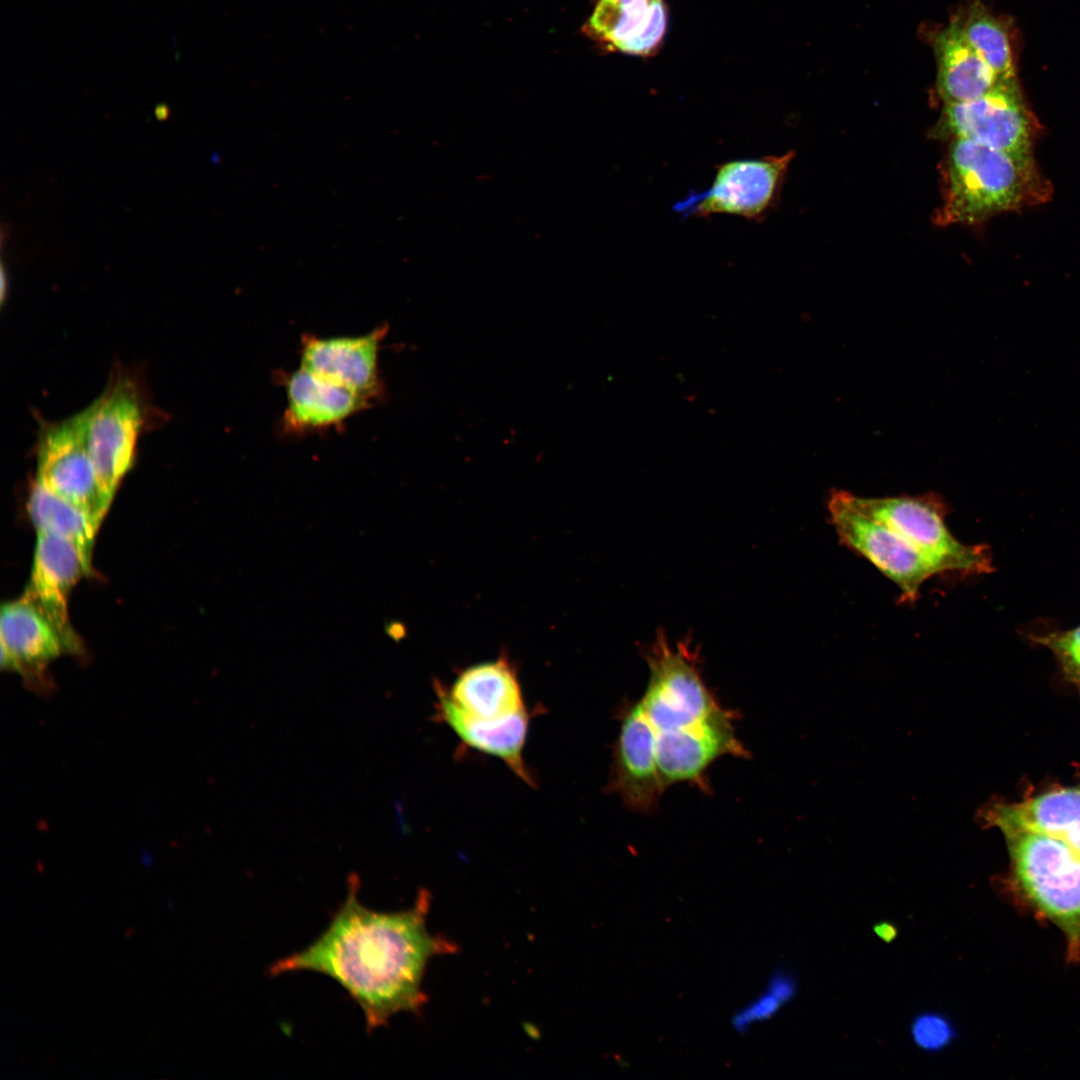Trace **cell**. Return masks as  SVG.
Segmentation results:
<instances>
[{
	"instance_id": "6da1fadb",
	"label": "cell",
	"mask_w": 1080,
	"mask_h": 1080,
	"mask_svg": "<svg viewBox=\"0 0 1080 1080\" xmlns=\"http://www.w3.org/2000/svg\"><path fill=\"white\" fill-rule=\"evenodd\" d=\"M360 881L348 879L344 901L309 946L277 960L273 976L311 971L339 984L362 1010L366 1030L401 1012L417 1013L426 1001L422 981L428 962L456 946L427 928L430 894L419 891L412 907L380 912L359 899Z\"/></svg>"
},
{
	"instance_id": "7a4b0ae2",
	"label": "cell",
	"mask_w": 1080,
	"mask_h": 1080,
	"mask_svg": "<svg viewBox=\"0 0 1080 1080\" xmlns=\"http://www.w3.org/2000/svg\"><path fill=\"white\" fill-rule=\"evenodd\" d=\"M1003 834L1009 881L1033 912L1063 934L1071 960L1080 958V834L1055 821L984 812Z\"/></svg>"
},
{
	"instance_id": "3957f363",
	"label": "cell",
	"mask_w": 1080,
	"mask_h": 1080,
	"mask_svg": "<svg viewBox=\"0 0 1080 1080\" xmlns=\"http://www.w3.org/2000/svg\"><path fill=\"white\" fill-rule=\"evenodd\" d=\"M647 663L649 681L639 702L653 729L656 749L713 746L728 755L746 754L731 713L719 706L705 685L689 643L671 646L659 633Z\"/></svg>"
},
{
	"instance_id": "277c9868",
	"label": "cell",
	"mask_w": 1080,
	"mask_h": 1080,
	"mask_svg": "<svg viewBox=\"0 0 1080 1080\" xmlns=\"http://www.w3.org/2000/svg\"><path fill=\"white\" fill-rule=\"evenodd\" d=\"M942 204L935 223L976 224L1048 198L1050 188L1031 153H1013L954 138L941 167Z\"/></svg>"
},
{
	"instance_id": "5b68a950",
	"label": "cell",
	"mask_w": 1080,
	"mask_h": 1080,
	"mask_svg": "<svg viewBox=\"0 0 1080 1080\" xmlns=\"http://www.w3.org/2000/svg\"><path fill=\"white\" fill-rule=\"evenodd\" d=\"M846 501L859 512L885 524L929 560L940 575L972 576L993 571L990 548L967 545L949 531V512L936 493L916 496L861 497L843 490Z\"/></svg>"
},
{
	"instance_id": "8992f818",
	"label": "cell",
	"mask_w": 1080,
	"mask_h": 1080,
	"mask_svg": "<svg viewBox=\"0 0 1080 1080\" xmlns=\"http://www.w3.org/2000/svg\"><path fill=\"white\" fill-rule=\"evenodd\" d=\"M794 152L721 162L711 185L674 205L683 217L723 214L762 221L774 208Z\"/></svg>"
},
{
	"instance_id": "52a82bcc",
	"label": "cell",
	"mask_w": 1080,
	"mask_h": 1080,
	"mask_svg": "<svg viewBox=\"0 0 1080 1080\" xmlns=\"http://www.w3.org/2000/svg\"><path fill=\"white\" fill-rule=\"evenodd\" d=\"M829 520L842 545L868 560L900 590V601L913 603L922 585L940 575L935 566L891 528L855 508L843 490H833Z\"/></svg>"
},
{
	"instance_id": "ba28073f",
	"label": "cell",
	"mask_w": 1080,
	"mask_h": 1080,
	"mask_svg": "<svg viewBox=\"0 0 1080 1080\" xmlns=\"http://www.w3.org/2000/svg\"><path fill=\"white\" fill-rule=\"evenodd\" d=\"M85 414L90 456L102 494L111 504L133 464L143 423L136 384L127 377H118L85 409Z\"/></svg>"
},
{
	"instance_id": "9c48e42d",
	"label": "cell",
	"mask_w": 1080,
	"mask_h": 1080,
	"mask_svg": "<svg viewBox=\"0 0 1080 1080\" xmlns=\"http://www.w3.org/2000/svg\"><path fill=\"white\" fill-rule=\"evenodd\" d=\"M1035 133L1014 78L1000 80L977 99L944 105L935 129L937 137L970 139L1013 153H1031Z\"/></svg>"
},
{
	"instance_id": "30bf717a",
	"label": "cell",
	"mask_w": 1080,
	"mask_h": 1080,
	"mask_svg": "<svg viewBox=\"0 0 1080 1080\" xmlns=\"http://www.w3.org/2000/svg\"><path fill=\"white\" fill-rule=\"evenodd\" d=\"M36 482L84 510L100 525L110 503L102 494L88 449L85 410L42 433Z\"/></svg>"
},
{
	"instance_id": "8fae6325",
	"label": "cell",
	"mask_w": 1080,
	"mask_h": 1080,
	"mask_svg": "<svg viewBox=\"0 0 1080 1080\" xmlns=\"http://www.w3.org/2000/svg\"><path fill=\"white\" fill-rule=\"evenodd\" d=\"M90 563L73 543L37 532L31 577L23 598L50 621L70 652L78 651L80 645L69 620V595L88 573Z\"/></svg>"
},
{
	"instance_id": "7c38bea8",
	"label": "cell",
	"mask_w": 1080,
	"mask_h": 1080,
	"mask_svg": "<svg viewBox=\"0 0 1080 1080\" xmlns=\"http://www.w3.org/2000/svg\"><path fill=\"white\" fill-rule=\"evenodd\" d=\"M388 326L359 336L304 335L300 367L371 401L381 392L379 350Z\"/></svg>"
},
{
	"instance_id": "4fadbf2b",
	"label": "cell",
	"mask_w": 1080,
	"mask_h": 1080,
	"mask_svg": "<svg viewBox=\"0 0 1080 1080\" xmlns=\"http://www.w3.org/2000/svg\"><path fill=\"white\" fill-rule=\"evenodd\" d=\"M667 0H595L584 34L606 53L650 58L664 46Z\"/></svg>"
},
{
	"instance_id": "5bb4252c",
	"label": "cell",
	"mask_w": 1080,
	"mask_h": 1080,
	"mask_svg": "<svg viewBox=\"0 0 1080 1080\" xmlns=\"http://www.w3.org/2000/svg\"><path fill=\"white\" fill-rule=\"evenodd\" d=\"M611 789L637 811H648L664 792L653 729L638 701L624 712L614 753Z\"/></svg>"
},
{
	"instance_id": "9a60e30c",
	"label": "cell",
	"mask_w": 1080,
	"mask_h": 1080,
	"mask_svg": "<svg viewBox=\"0 0 1080 1080\" xmlns=\"http://www.w3.org/2000/svg\"><path fill=\"white\" fill-rule=\"evenodd\" d=\"M435 686L471 719L499 720L527 710L517 672L506 656L465 668L448 688Z\"/></svg>"
},
{
	"instance_id": "2e32d148",
	"label": "cell",
	"mask_w": 1080,
	"mask_h": 1080,
	"mask_svg": "<svg viewBox=\"0 0 1080 1080\" xmlns=\"http://www.w3.org/2000/svg\"><path fill=\"white\" fill-rule=\"evenodd\" d=\"M0 644L2 668L27 679L40 677L51 661L68 651L55 627L23 597L2 606Z\"/></svg>"
},
{
	"instance_id": "e0dca14e",
	"label": "cell",
	"mask_w": 1080,
	"mask_h": 1080,
	"mask_svg": "<svg viewBox=\"0 0 1080 1080\" xmlns=\"http://www.w3.org/2000/svg\"><path fill=\"white\" fill-rule=\"evenodd\" d=\"M287 405L283 429L299 434L343 424L366 408L369 400L301 367L284 377Z\"/></svg>"
},
{
	"instance_id": "ac0fdd59",
	"label": "cell",
	"mask_w": 1080,
	"mask_h": 1080,
	"mask_svg": "<svg viewBox=\"0 0 1080 1080\" xmlns=\"http://www.w3.org/2000/svg\"><path fill=\"white\" fill-rule=\"evenodd\" d=\"M434 688L438 721L447 725L465 746L502 760L523 782L534 786V777L523 757L530 723L528 709L504 719L475 720L457 711L443 692Z\"/></svg>"
},
{
	"instance_id": "d6986e66",
	"label": "cell",
	"mask_w": 1080,
	"mask_h": 1080,
	"mask_svg": "<svg viewBox=\"0 0 1080 1080\" xmlns=\"http://www.w3.org/2000/svg\"><path fill=\"white\" fill-rule=\"evenodd\" d=\"M937 92L944 105L977 99L1000 81L965 38L960 21L938 31L933 39Z\"/></svg>"
},
{
	"instance_id": "ffe728a7",
	"label": "cell",
	"mask_w": 1080,
	"mask_h": 1080,
	"mask_svg": "<svg viewBox=\"0 0 1080 1080\" xmlns=\"http://www.w3.org/2000/svg\"><path fill=\"white\" fill-rule=\"evenodd\" d=\"M28 512L37 532L73 543L91 562L99 526L84 510L35 482L28 500Z\"/></svg>"
},
{
	"instance_id": "44dd1931",
	"label": "cell",
	"mask_w": 1080,
	"mask_h": 1080,
	"mask_svg": "<svg viewBox=\"0 0 1080 1080\" xmlns=\"http://www.w3.org/2000/svg\"><path fill=\"white\" fill-rule=\"evenodd\" d=\"M960 25L969 44L999 80L1014 78L1010 41L997 18L975 2Z\"/></svg>"
},
{
	"instance_id": "7402d4cb",
	"label": "cell",
	"mask_w": 1080,
	"mask_h": 1080,
	"mask_svg": "<svg viewBox=\"0 0 1080 1080\" xmlns=\"http://www.w3.org/2000/svg\"><path fill=\"white\" fill-rule=\"evenodd\" d=\"M1031 640L1049 649L1065 677L1080 695V626L1031 636Z\"/></svg>"
},
{
	"instance_id": "603a6c76",
	"label": "cell",
	"mask_w": 1080,
	"mask_h": 1080,
	"mask_svg": "<svg viewBox=\"0 0 1080 1080\" xmlns=\"http://www.w3.org/2000/svg\"><path fill=\"white\" fill-rule=\"evenodd\" d=\"M912 1040L922 1050L940 1051L951 1044L956 1031L952 1022L937 1012L917 1016L911 1025Z\"/></svg>"
},
{
	"instance_id": "cb8c5ba5",
	"label": "cell",
	"mask_w": 1080,
	"mask_h": 1080,
	"mask_svg": "<svg viewBox=\"0 0 1080 1080\" xmlns=\"http://www.w3.org/2000/svg\"><path fill=\"white\" fill-rule=\"evenodd\" d=\"M785 1005L772 991H764L740 1008L731 1018L735 1032L743 1034L752 1026L774 1017Z\"/></svg>"
},
{
	"instance_id": "d4e9b609",
	"label": "cell",
	"mask_w": 1080,
	"mask_h": 1080,
	"mask_svg": "<svg viewBox=\"0 0 1080 1080\" xmlns=\"http://www.w3.org/2000/svg\"><path fill=\"white\" fill-rule=\"evenodd\" d=\"M766 988L786 1004L794 998L797 991V982L790 972L779 969L770 975Z\"/></svg>"
},
{
	"instance_id": "484cf974",
	"label": "cell",
	"mask_w": 1080,
	"mask_h": 1080,
	"mask_svg": "<svg viewBox=\"0 0 1080 1080\" xmlns=\"http://www.w3.org/2000/svg\"><path fill=\"white\" fill-rule=\"evenodd\" d=\"M874 932L879 938L888 943L897 936V929L890 922H879L874 926Z\"/></svg>"
},
{
	"instance_id": "4316f807",
	"label": "cell",
	"mask_w": 1080,
	"mask_h": 1080,
	"mask_svg": "<svg viewBox=\"0 0 1080 1080\" xmlns=\"http://www.w3.org/2000/svg\"><path fill=\"white\" fill-rule=\"evenodd\" d=\"M167 112H168V109H167V107H166V106H164V105H160V106H158V107H157V109H156V115H157V116H158L159 118H163V117L167 116V114H168Z\"/></svg>"
},
{
	"instance_id": "83f0119b",
	"label": "cell",
	"mask_w": 1080,
	"mask_h": 1080,
	"mask_svg": "<svg viewBox=\"0 0 1080 1080\" xmlns=\"http://www.w3.org/2000/svg\"><path fill=\"white\" fill-rule=\"evenodd\" d=\"M166 904H167V907H168V908H169L170 910H173V905H172V902H171V900H170L169 898H168V899H166Z\"/></svg>"
}]
</instances>
